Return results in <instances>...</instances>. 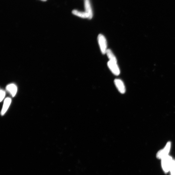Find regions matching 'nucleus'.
I'll use <instances>...</instances> for the list:
<instances>
[{"label":"nucleus","instance_id":"obj_10","mask_svg":"<svg viewBox=\"0 0 175 175\" xmlns=\"http://www.w3.org/2000/svg\"><path fill=\"white\" fill-rule=\"evenodd\" d=\"M109 59V61L114 62L117 63V60L116 58L113 53L111 50L110 49H107L106 53Z\"/></svg>","mask_w":175,"mask_h":175},{"label":"nucleus","instance_id":"obj_7","mask_svg":"<svg viewBox=\"0 0 175 175\" xmlns=\"http://www.w3.org/2000/svg\"><path fill=\"white\" fill-rule=\"evenodd\" d=\"M12 100L10 98H7L5 100L3 106L1 111L2 115H4L7 111L11 103Z\"/></svg>","mask_w":175,"mask_h":175},{"label":"nucleus","instance_id":"obj_2","mask_svg":"<svg viewBox=\"0 0 175 175\" xmlns=\"http://www.w3.org/2000/svg\"><path fill=\"white\" fill-rule=\"evenodd\" d=\"M98 41L101 51L103 54L106 53L107 43L106 38L102 34H99L98 37Z\"/></svg>","mask_w":175,"mask_h":175},{"label":"nucleus","instance_id":"obj_5","mask_svg":"<svg viewBox=\"0 0 175 175\" xmlns=\"http://www.w3.org/2000/svg\"><path fill=\"white\" fill-rule=\"evenodd\" d=\"M114 83L119 92L122 94L126 92V88L122 80L116 79L114 80Z\"/></svg>","mask_w":175,"mask_h":175},{"label":"nucleus","instance_id":"obj_11","mask_svg":"<svg viewBox=\"0 0 175 175\" xmlns=\"http://www.w3.org/2000/svg\"><path fill=\"white\" fill-rule=\"evenodd\" d=\"M171 175H175V161L174 160L170 170Z\"/></svg>","mask_w":175,"mask_h":175},{"label":"nucleus","instance_id":"obj_4","mask_svg":"<svg viewBox=\"0 0 175 175\" xmlns=\"http://www.w3.org/2000/svg\"><path fill=\"white\" fill-rule=\"evenodd\" d=\"M107 65L113 74L116 76H118L120 74V69L117 63L109 61L107 63Z\"/></svg>","mask_w":175,"mask_h":175},{"label":"nucleus","instance_id":"obj_1","mask_svg":"<svg viewBox=\"0 0 175 175\" xmlns=\"http://www.w3.org/2000/svg\"><path fill=\"white\" fill-rule=\"evenodd\" d=\"M173 161L172 158L168 155L161 159L162 168L165 173L170 171Z\"/></svg>","mask_w":175,"mask_h":175},{"label":"nucleus","instance_id":"obj_12","mask_svg":"<svg viewBox=\"0 0 175 175\" xmlns=\"http://www.w3.org/2000/svg\"><path fill=\"white\" fill-rule=\"evenodd\" d=\"M5 95H6V93H5V91L3 90H1V99H0V100H1V102L3 100V99L5 98Z\"/></svg>","mask_w":175,"mask_h":175},{"label":"nucleus","instance_id":"obj_6","mask_svg":"<svg viewBox=\"0 0 175 175\" xmlns=\"http://www.w3.org/2000/svg\"><path fill=\"white\" fill-rule=\"evenodd\" d=\"M84 3L85 12L88 14L89 19H91L93 17V12L90 0H84Z\"/></svg>","mask_w":175,"mask_h":175},{"label":"nucleus","instance_id":"obj_13","mask_svg":"<svg viewBox=\"0 0 175 175\" xmlns=\"http://www.w3.org/2000/svg\"><path fill=\"white\" fill-rule=\"evenodd\" d=\"M41 1H47V0H41Z\"/></svg>","mask_w":175,"mask_h":175},{"label":"nucleus","instance_id":"obj_8","mask_svg":"<svg viewBox=\"0 0 175 175\" xmlns=\"http://www.w3.org/2000/svg\"><path fill=\"white\" fill-rule=\"evenodd\" d=\"M6 88L7 90L13 97L15 96L17 91L16 86L14 84H10L8 85Z\"/></svg>","mask_w":175,"mask_h":175},{"label":"nucleus","instance_id":"obj_9","mask_svg":"<svg viewBox=\"0 0 175 175\" xmlns=\"http://www.w3.org/2000/svg\"><path fill=\"white\" fill-rule=\"evenodd\" d=\"M72 13L74 15L80 18L88 19L89 18L88 14L85 12H80L78 10H74L72 11Z\"/></svg>","mask_w":175,"mask_h":175},{"label":"nucleus","instance_id":"obj_3","mask_svg":"<svg viewBox=\"0 0 175 175\" xmlns=\"http://www.w3.org/2000/svg\"><path fill=\"white\" fill-rule=\"evenodd\" d=\"M171 143L168 142L164 148L159 151L156 155L157 157L159 159H162L168 155L171 147Z\"/></svg>","mask_w":175,"mask_h":175}]
</instances>
